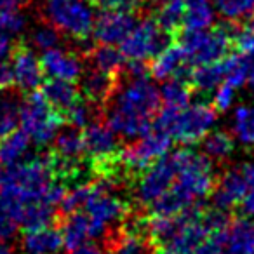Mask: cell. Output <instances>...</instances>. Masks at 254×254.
I'll return each instance as SVG.
<instances>
[{"label":"cell","mask_w":254,"mask_h":254,"mask_svg":"<svg viewBox=\"0 0 254 254\" xmlns=\"http://www.w3.org/2000/svg\"><path fill=\"white\" fill-rule=\"evenodd\" d=\"M21 99L12 92L0 91V139L18 129Z\"/></svg>","instance_id":"d6a6232c"},{"label":"cell","mask_w":254,"mask_h":254,"mask_svg":"<svg viewBox=\"0 0 254 254\" xmlns=\"http://www.w3.org/2000/svg\"><path fill=\"white\" fill-rule=\"evenodd\" d=\"M92 5H98L101 9H117V7H122V9H134L141 4L143 0H89Z\"/></svg>","instance_id":"f6af8a7d"},{"label":"cell","mask_w":254,"mask_h":254,"mask_svg":"<svg viewBox=\"0 0 254 254\" xmlns=\"http://www.w3.org/2000/svg\"><path fill=\"white\" fill-rule=\"evenodd\" d=\"M25 0H0V9H19Z\"/></svg>","instance_id":"681fc988"},{"label":"cell","mask_w":254,"mask_h":254,"mask_svg":"<svg viewBox=\"0 0 254 254\" xmlns=\"http://www.w3.org/2000/svg\"><path fill=\"white\" fill-rule=\"evenodd\" d=\"M53 157L26 159L7 167L0 185V197L7 198L19 209L33 202H46V195L54 181Z\"/></svg>","instance_id":"277c9868"},{"label":"cell","mask_w":254,"mask_h":254,"mask_svg":"<svg viewBox=\"0 0 254 254\" xmlns=\"http://www.w3.org/2000/svg\"><path fill=\"white\" fill-rule=\"evenodd\" d=\"M56 209L54 205L47 204V202H33V204H26L19 209V225L25 230H35L44 228V226H51L56 216Z\"/></svg>","instance_id":"f1b7e54d"},{"label":"cell","mask_w":254,"mask_h":254,"mask_svg":"<svg viewBox=\"0 0 254 254\" xmlns=\"http://www.w3.org/2000/svg\"><path fill=\"white\" fill-rule=\"evenodd\" d=\"M155 19L169 35L178 32L185 23V0H160Z\"/></svg>","instance_id":"1f68e13d"},{"label":"cell","mask_w":254,"mask_h":254,"mask_svg":"<svg viewBox=\"0 0 254 254\" xmlns=\"http://www.w3.org/2000/svg\"><path fill=\"white\" fill-rule=\"evenodd\" d=\"M0 254H19L12 246H9L7 242H0Z\"/></svg>","instance_id":"f907efd6"},{"label":"cell","mask_w":254,"mask_h":254,"mask_svg":"<svg viewBox=\"0 0 254 254\" xmlns=\"http://www.w3.org/2000/svg\"><path fill=\"white\" fill-rule=\"evenodd\" d=\"M113 254H150V247L145 239V233L129 230L117 242Z\"/></svg>","instance_id":"f35d334b"},{"label":"cell","mask_w":254,"mask_h":254,"mask_svg":"<svg viewBox=\"0 0 254 254\" xmlns=\"http://www.w3.org/2000/svg\"><path fill=\"white\" fill-rule=\"evenodd\" d=\"M247 191V181L242 173V167H233L228 169L218 183L214 185L212 190V205L223 211H230V209L237 207L242 202L244 195Z\"/></svg>","instance_id":"e0dca14e"},{"label":"cell","mask_w":254,"mask_h":254,"mask_svg":"<svg viewBox=\"0 0 254 254\" xmlns=\"http://www.w3.org/2000/svg\"><path fill=\"white\" fill-rule=\"evenodd\" d=\"M32 146V139L23 129H14L5 138L0 139V162L5 167H12L16 164L26 160Z\"/></svg>","instance_id":"603a6c76"},{"label":"cell","mask_w":254,"mask_h":254,"mask_svg":"<svg viewBox=\"0 0 254 254\" xmlns=\"http://www.w3.org/2000/svg\"><path fill=\"white\" fill-rule=\"evenodd\" d=\"M247 87H249L251 94L254 96V64H251V70H249V77H247Z\"/></svg>","instance_id":"816d5d0a"},{"label":"cell","mask_w":254,"mask_h":254,"mask_svg":"<svg viewBox=\"0 0 254 254\" xmlns=\"http://www.w3.org/2000/svg\"><path fill=\"white\" fill-rule=\"evenodd\" d=\"M127 204L115 195V181L105 176L98 183H92V190L84 205V212L91 218L99 237H103L108 228L126 218Z\"/></svg>","instance_id":"30bf717a"},{"label":"cell","mask_w":254,"mask_h":254,"mask_svg":"<svg viewBox=\"0 0 254 254\" xmlns=\"http://www.w3.org/2000/svg\"><path fill=\"white\" fill-rule=\"evenodd\" d=\"M226 242V230L223 232H212L197 246L191 254H223Z\"/></svg>","instance_id":"ee69618b"},{"label":"cell","mask_w":254,"mask_h":254,"mask_svg":"<svg viewBox=\"0 0 254 254\" xmlns=\"http://www.w3.org/2000/svg\"><path fill=\"white\" fill-rule=\"evenodd\" d=\"M216 110L207 103H190L185 108H159L153 127L183 145L198 143L214 129Z\"/></svg>","instance_id":"5b68a950"},{"label":"cell","mask_w":254,"mask_h":254,"mask_svg":"<svg viewBox=\"0 0 254 254\" xmlns=\"http://www.w3.org/2000/svg\"><path fill=\"white\" fill-rule=\"evenodd\" d=\"M216 7L212 0H185V30H207L214 26Z\"/></svg>","instance_id":"cb8c5ba5"},{"label":"cell","mask_w":254,"mask_h":254,"mask_svg":"<svg viewBox=\"0 0 254 254\" xmlns=\"http://www.w3.org/2000/svg\"><path fill=\"white\" fill-rule=\"evenodd\" d=\"M80 92L91 103H105L115 89L113 75L99 70H91L80 77Z\"/></svg>","instance_id":"d4e9b609"},{"label":"cell","mask_w":254,"mask_h":254,"mask_svg":"<svg viewBox=\"0 0 254 254\" xmlns=\"http://www.w3.org/2000/svg\"><path fill=\"white\" fill-rule=\"evenodd\" d=\"M162 254H167V253H162Z\"/></svg>","instance_id":"11a10c76"},{"label":"cell","mask_w":254,"mask_h":254,"mask_svg":"<svg viewBox=\"0 0 254 254\" xmlns=\"http://www.w3.org/2000/svg\"><path fill=\"white\" fill-rule=\"evenodd\" d=\"M240 167L247 181V191L240 202V211L244 216H254V162H246Z\"/></svg>","instance_id":"7bdbcfd3"},{"label":"cell","mask_w":254,"mask_h":254,"mask_svg":"<svg viewBox=\"0 0 254 254\" xmlns=\"http://www.w3.org/2000/svg\"><path fill=\"white\" fill-rule=\"evenodd\" d=\"M223 254H254V216L230 223Z\"/></svg>","instance_id":"44dd1931"},{"label":"cell","mask_w":254,"mask_h":254,"mask_svg":"<svg viewBox=\"0 0 254 254\" xmlns=\"http://www.w3.org/2000/svg\"><path fill=\"white\" fill-rule=\"evenodd\" d=\"M44 14L60 33L75 40H85L96 21L94 5L89 0H46Z\"/></svg>","instance_id":"ba28073f"},{"label":"cell","mask_w":254,"mask_h":254,"mask_svg":"<svg viewBox=\"0 0 254 254\" xmlns=\"http://www.w3.org/2000/svg\"><path fill=\"white\" fill-rule=\"evenodd\" d=\"M68 218L64 219L63 226H61V235H63L64 249L71 251L75 247H80L84 244L91 242V240L101 239L96 230V226L92 225L91 218L85 214L84 211H77L66 214Z\"/></svg>","instance_id":"ffe728a7"},{"label":"cell","mask_w":254,"mask_h":254,"mask_svg":"<svg viewBox=\"0 0 254 254\" xmlns=\"http://www.w3.org/2000/svg\"><path fill=\"white\" fill-rule=\"evenodd\" d=\"M14 53V37L9 35L0 23V60H7Z\"/></svg>","instance_id":"bcb514c9"},{"label":"cell","mask_w":254,"mask_h":254,"mask_svg":"<svg viewBox=\"0 0 254 254\" xmlns=\"http://www.w3.org/2000/svg\"><path fill=\"white\" fill-rule=\"evenodd\" d=\"M171 136L164 131L153 127L139 138L132 139V143L120 153V160L126 167L132 171H145L148 166L164 157L171 150Z\"/></svg>","instance_id":"7c38bea8"},{"label":"cell","mask_w":254,"mask_h":254,"mask_svg":"<svg viewBox=\"0 0 254 254\" xmlns=\"http://www.w3.org/2000/svg\"><path fill=\"white\" fill-rule=\"evenodd\" d=\"M92 190V183H77L73 188L66 190V195L61 200L60 209L63 214H71V212H77L80 209H84L85 202H87L89 195Z\"/></svg>","instance_id":"8d00e7d4"},{"label":"cell","mask_w":254,"mask_h":254,"mask_svg":"<svg viewBox=\"0 0 254 254\" xmlns=\"http://www.w3.org/2000/svg\"><path fill=\"white\" fill-rule=\"evenodd\" d=\"M214 185L216 174L212 160H209L204 153L187 150L171 190L148 209L153 216H176L207 198L214 190Z\"/></svg>","instance_id":"7a4b0ae2"},{"label":"cell","mask_w":254,"mask_h":254,"mask_svg":"<svg viewBox=\"0 0 254 254\" xmlns=\"http://www.w3.org/2000/svg\"><path fill=\"white\" fill-rule=\"evenodd\" d=\"M94 117H96V110L94 106H91V101L89 103H75L70 110L66 112V119L68 124L77 129H85L91 122H94Z\"/></svg>","instance_id":"ab89813d"},{"label":"cell","mask_w":254,"mask_h":254,"mask_svg":"<svg viewBox=\"0 0 254 254\" xmlns=\"http://www.w3.org/2000/svg\"><path fill=\"white\" fill-rule=\"evenodd\" d=\"M235 44L239 47V53L249 58L251 64H254V14L249 18V23L240 32H237Z\"/></svg>","instance_id":"60d3db41"},{"label":"cell","mask_w":254,"mask_h":254,"mask_svg":"<svg viewBox=\"0 0 254 254\" xmlns=\"http://www.w3.org/2000/svg\"><path fill=\"white\" fill-rule=\"evenodd\" d=\"M64 249L61 230L53 226L26 230L21 237L23 254H61Z\"/></svg>","instance_id":"d6986e66"},{"label":"cell","mask_w":254,"mask_h":254,"mask_svg":"<svg viewBox=\"0 0 254 254\" xmlns=\"http://www.w3.org/2000/svg\"><path fill=\"white\" fill-rule=\"evenodd\" d=\"M136 16L131 9H105L99 16H96L92 26V37L96 42L108 44V46H120L131 30L136 25Z\"/></svg>","instance_id":"4fadbf2b"},{"label":"cell","mask_w":254,"mask_h":254,"mask_svg":"<svg viewBox=\"0 0 254 254\" xmlns=\"http://www.w3.org/2000/svg\"><path fill=\"white\" fill-rule=\"evenodd\" d=\"M169 44V33L157 23V19L145 18L134 25L131 33L120 44V51L127 61L153 60Z\"/></svg>","instance_id":"8fae6325"},{"label":"cell","mask_w":254,"mask_h":254,"mask_svg":"<svg viewBox=\"0 0 254 254\" xmlns=\"http://www.w3.org/2000/svg\"><path fill=\"white\" fill-rule=\"evenodd\" d=\"M235 150V139L225 131H211L202 139V153L212 162H223Z\"/></svg>","instance_id":"f546056e"},{"label":"cell","mask_w":254,"mask_h":254,"mask_svg":"<svg viewBox=\"0 0 254 254\" xmlns=\"http://www.w3.org/2000/svg\"><path fill=\"white\" fill-rule=\"evenodd\" d=\"M150 2H160V0H150Z\"/></svg>","instance_id":"db71d44e"},{"label":"cell","mask_w":254,"mask_h":254,"mask_svg":"<svg viewBox=\"0 0 254 254\" xmlns=\"http://www.w3.org/2000/svg\"><path fill=\"white\" fill-rule=\"evenodd\" d=\"M237 32L230 26H218V28L195 30L185 32L181 39V47L185 51L188 64H211L225 60L230 53V47L235 42Z\"/></svg>","instance_id":"52a82bcc"},{"label":"cell","mask_w":254,"mask_h":254,"mask_svg":"<svg viewBox=\"0 0 254 254\" xmlns=\"http://www.w3.org/2000/svg\"><path fill=\"white\" fill-rule=\"evenodd\" d=\"M19 126L37 146L54 143L63 127V117L53 108L42 92H30L19 106Z\"/></svg>","instance_id":"8992f818"},{"label":"cell","mask_w":254,"mask_h":254,"mask_svg":"<svg viewBox=\"0 0 254 254\" xmlns=\"http://www.w3.org/2000/svg\"><path fill=\"white\" fill-rule=\"evenodd\" d=\"M187 148L167 152L160 157L157 162L141 171L138 183H136V200L145 207H150L155 200H159L162 195H166L174 185L180 167L183 164Z\"/></svg>","instance_id":"9c48e42d"},{"label":"cell","mask_w":254,"mask_h":254,"mask_svg":"<svg viewBox=\"0 0 254 254\" xmlns=\"http://www.w3.org/2000/svg\"><path fill=\"white\" fill-rule=\"evenodd\" d=\"M42 96L56 112L66 113L75 103L80 101V91L70 80L51 78L42 84Z\"/></svg>","instance_id":"7402d4cb"},{"label":"cell","mask_w":254,"mask_h":254,"mask_svg":"<svg viewBox=\"0 0 254 254\" xmlns=\"http://www.w3.org/2000/svg\"><path fill=\"white\" fill-rule=\"evenodd\" d=\"M160 108L159 87L146 77H127L106 99V124L122 139H136L153 129Z\"/></svg>","instance_id":"6da1fadb"},{"label":"cell","mask_w":254,"mask_h":254,"mask_svg":"<svg viewBox=\"0 0 254 254\" xmlns=\"http://www.w3.org/2000/svg\"><path fill=\"white\" fill-rule=\"evenodd\" d=\"M19 207L7 198L0 197V242H9L16 237L19 225Z\"/></svg>","instance_id":"d590c367"},{"label":"cell","mask_w":254,"mask_h":254,"mask_svg":"<svg viewBox=\"0 0 254 254\" xmlns=\"http://www.w3.org/2000/svg\"><path fill=\"white\" fill-rule=\"evenodd\" d=\"M68 254H110L108 249H105L103 246L96 244L94 240L92 242H87L80 247H75V249L68 251Z\"/></svg>","instance_id":"7dc6e473"},{"label":"cell","mask_w":254,"mask_h":254,"mask_svg":"<svg viewBox=\"0 0 254 254\" xmlns=\"http://www.w3.org/2000/svg\"><path fill=\"white\" fill-rule=\"evenodd\" d=\"M232 136L246 148H254V106L239 105L233 108Z\"/></svg>","instance_id":"484cf974"},{"label":"cell","mask_w":254,"mask_h":254,"mask_svg":"<svg viewBox=\"0 0 254 254\" xmlns=\"http://www.w3.org/2000/svg\"><path fill=\"white\" fill-rule=\"evenodd\" d=\"M4 174H5V171H4V164L0 162V185H2V180H4Z\"/></svg>","instance_id":"f5cc1de1"},{"label":"cell","mask_w":254,"mask_h":254,"mask_svg":"<svg viewBox=\"0 0 254 254\" xmlns=\"http://www.w3.org/2000/svg\"><path fill=\"white\" fill-rule=\"evenodd\" d=\"M190 82L198 92H214L218 85L225 82V66H223V60L218 63L211 64H198L190 71Z\"/></svg>","instance_id":"4316f807"},{"label":"cell","mask_w":254,"mask_h":254,"mask_svg":"<svg viewBox=\"0 0 254 254\" xmlns=\"http://www.w3.org/2000/svg\"><path fill=\"white\" fill-rule=\"evenodd\" d=\"M160 103L169 108H185L191 103V89L183 77H173L162 82L159 87Z\"/></svg>","instance_id":"83f0119b"},{"label":"cell","mask_w":254,"mask_h":254,"mask_svg":"<svg viewBox=\"0 0 254 254\" xmlns=\"http://www.w3.org/2000/svg\"><path fill=\"white\" fill-rule=\"evenodd\" d=\"M12 84L23 92H33L44 84V68L30 47H19L12 53Z\"/></svg>","instance_id":"9a60e30c"},{"label":"cell","mask_w":254,"mask_h":254,"mask_svg":"<svg viewBox=\"0 0 254 254\" xmlns=\"http://www.w3.org/2000/svg\"><path fill=\"white\" fill-rule=\"evenodd\" d=\"M188 61L181 44H167L155 58L150 66V73L157 80H167L173 77H190Z\"/></svg>","instance_id":"ac0fdd59"},{"label":"cell","mask_w":254,"mask_h":254,"mask_svg":"<svg viewBox=\"0 0 254 254\" xmlns=\"http://www.w3.org/2000/svg\"><path fill=\"white\" fill-rule=\"evenodd\" d=\"M146 233L162 253L191 254L211 232L202 212L191 207L176 216H153L146 225Z\"/></svg>","instance_id":"3957f363"},{"label":"cell","mask_w":254,"mask_h":254,"mask_svg":"<svg viewBox=\"0 0 254 254\" xmlns=\"http://www.w3.org/2000/svg\"><path fill=\"white\" fill-rule=\"evenodd\" d=\"M216 12L230 23L242 21L254 14V0H212Z\"/></svg>","instance_id":"e575fe53"},{"label":"cell","mask_w":254,"mask_h":254,"mask_svg":"<svg viewBox=\"0 0 254 254\" xmlns=\"http://www.w3.org/2000/svg\"><path fill=\"white\" fill-rule=\"evenodd\" d=\"M60 40H61L60 30L51 25V23L49 25L37 26V28H33L32 33H30V46H32L33 49L40 51V53L53 49V47H58L60 46Z\"/></svg>","instance_id":"74e56055"},{"label":"cell","mask_w":254,"mask_h":254,"mask_svg":"<svg viewBox=\"0 0 254 254\" xmlns=\"http://www.w3.org/2000/svg\"><path fill=\"white\" fill-rule=\"evenodd\" d=\"M11 84H12L11 64L5 63V60H0V91L7 89Z\"/></svg>","instance_id":"c3c4849f"},{"label":"cell","mask_w":254,"mask_h":254,"mask_svg":"<svg viewBox=\"0 0 254 254\" xmlns=\"http://www.w3.org/2000/svg\"><path fill=\"white\" fill-rule=\"evenodd\" d=\"M223 66H225V82L233 85L235 89H240L247 84V77H249L251 70V61L244 54H232L223 60Z\"/></svg>","instance_id":"836d02e7"},{"label":"cell","mask_w":254,"mask_h":254,"mask_svg":"<svg viewBox=\"0 0 254 254\" xmlns=\"http://www.w3.org/2000/svg\"><path fill=\"white\" fill-rule=\"evenodd\" d=\"M84 136V148L85 155L99 164H106L115 160L120 155V139L119 134L113 131L108 124L91 122L82 132Z\"/></svg>","instance_id":"5bb4252c"},{"label":"cell","mask_w":254,"mask_h":254,"mask_svg":"<svg viewBox=\"0 0 254 254\" xmlns=\"http://www.w3.org/2000/svg\"><path fill=\"white\" fill-rule=\"evenodd\" d=\"M44 73L49 78H61V80H80L84 75V64L80 58L66 49H61L60 46L53 47L49 51H44L40 56Z\"/></svg>","instance_id":"2e32d148"},{"label":"cell","mask_w":254,"mask_h":254,"mask_svg":"<svg viewBox=\"0 0 254 254\" xmlns=\"http://www.w3.org/2000/svg\"><path fill=\"white\" fill-rule=\"evenodd\" d=\"M91 63L96 70L105 71L110 75H117L126 64V56L122 51L117 49V46H108V44H99L91 53Z\"/></svg>","instance_id":"4dcf8cb0"},{"label":"cell","mask_w":254,"mask_h":254,"mask_svg":"<svg viewBox=\"0 0 254 254\" xmlns=\"http://www.w3.org/2000/svg\"><path fill=\"white\" fill-rule=\"evenodd\" d=\"M235 99H237V89L233 87V85L223 82V84L218 85V89L212 92V108L219 113L228 112V110L233 108V105H235Z\"/></svg>","instance_id":"b9f144b4"}]
</instances>
